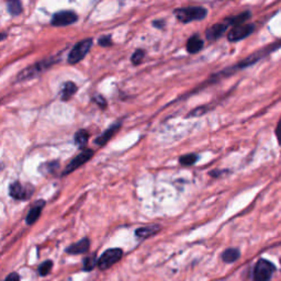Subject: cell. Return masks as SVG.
Listing matches in <instances>:
<instances>
[{"label":"cell","mask_w":281,"mask_h":281,"mask_svg":"<svg viewBox=\"0 0 281 281\" xmlns=\"http://www.w3.org/2000/svg\"><path fill=\"white\" fill-rule=\"evenodd\" d=\"M56 63V60L54 57L47 58V60H43L37 62L33 65H31L28 68H25L21 70L20 73L17 76V82H25L32 79V78L40 76L42 73H44L45 70H48L52 65Z\"/></svg>","instance_id":"obj_1"},{"label":"cell","mask_w":281,"mask_h":281,"mask_svg":"<svg viewBox=\"0 0 281 281\" xmlns=\"http://www.w3.org/2000/svg\"><path fill=\"white\" fill-rule=\"evenodd\" d=\"M174 14L180 22L189 23L192 21L204 20L208 15V11L204 7H188L176 9Z\"/></svg>","instance_id":"obj_2"},{"label":"cell","mask_w":281,"mask_h":281,"mask_svg":"<svg viewBox=\"0 0 281 281\" xmlns=\"http://www.w3.org/2000/svg\"><path fill=\"white\" fill-rule=\"evenodd\" d=\"M276 271V266L271 261L261 258L259 259L253 270V280L254 281H270L273 272Z\"/></svg>","instance_id":"obj_3"},{"label":"cell","mask_w":281,"mask_h":281,"mask_svg":"<svg viewBox=\"0 0 281 281\" xmlns=\"http://www.w3.org/2000/svg\"><path fill=\"white\" fill-rule=\"evenodd\" d=\"M93 47V38H85V40L78 42L75 47L71 49L68 54V63L75 65L84 60V57L87 55L88 52Z\"/></svg>","instance_id":"obj_4"},{"label":"cell","mask_w":281,"mask_h":281,"mask_svg":"<svg viewBox=\"0 0 281 281\" xmlns=\"http://www.w3.org/2000/svg\"><path fill=\"white\" fill-rule=\"evenodd\" d=\"M123 256V252L121 248H110L103 254L98 259V268L100 270H106L109 269L110 267H112L114 264H116Z\"/></svg>","instance_id":"obj_5"},{"label":"cell","mask_w":281,"mask_h":281,"mask_svg":"<svg viewBox=\"0 0 281 281\" xmlns=\"http://www.w3.org/2000/svg\"><path fill=\"white\" fill-rule=\"evenodd\" d=\"M94 151L93 149H84V151L81 153V154H78L76 157H74L73 159L70 160L69 164L66 166V168L64 169V172H63V176H66L70 173H73L74 171H76L77 168H79L81 166H83L84 164H86V163L88 160L91 159V157L94 156Z\"/></svg>","instance_id":"obj_6"},{"label":"cell","mask_w":281,"mask_h":281,"mask_svg":"<svg viewBox=\"0 0 281 281\" xmlns=\"http://www.w3.org/2000/svg\"><path fill=\"white\" fill-rule=\"evenodd\" d=\"M78 20V16L76 12L70 10H63L58 11L52 18V25L54 27H66V25L73 24Z\"/></svg>","instance_id":"obj_7"},{"label":"cell","mask_w":281,"mask_h":281,"mask_svg":"<svg viewBox=\"0 0 281 281\" xmlns=\"http://www.w3.org/2000/svg\"><path fill=\"white\" fill-rule=\"evenodd\" d=\"M255 30L254 24H239L235 25L232 28V30L228 32L227 38L230 42H237L243 40V38L250 36Z\"/></svg>","instance_id":"obj_8"},{"label":"cell","mask_w":281,"mask_h":281,"mask_svg":"<svg viewBox=\"0 0 281 281\" xmlns=\"http://www.w3.org/2000/svg\"><path fill=\"white\" fill-rule=\"evenodd\" d=\"M33 193V187L32 186H22L19 181L12 182L9 188V194L11 198L16 200H25L29 199Z\"/></svg>","instance_id":"obj_9"},{"label":"cell","mask_w":281,"mask_h":281,"mask_svg":"<svg viewBox=\"0 0 281 281\" xmlns=\"http://www.w3.org/2000/svg\"><path fill=\"white\" fill-rule=\"evenodd\" d=\"M122 126V122L121 121H117L113 124H111V126L104 131V132L99 136V137H97V139L95 140V143L97 145H99V146H103V145H106L107 143L112 139V136H114V134L117 132V131L120 130Z\"/></svg>","instance_id":"obj_10"},{"label":"cell","mask_w":281,"mask_h":281,"mask_svg":"<svg viewBox=\"0 0 281 281\" xmlns=\"http://www.w3.org/2000/svg\"><path fill=\"white\" fill-rule=\"evenodd\" d=\"M228 28V24L227 22H220V23H217V24H214L212 25L211 28H209L206 32V36L208 40H210V41H215V40H218L219 37H221L222 35H223L226 30Z\"/></svg>","instance_id":"obj_11"},{"label":"cell","mask_w":281,"mask_h":281,"mask_svg":"<svg viewBox=\"0 0 281 281\" xmlns=\"http://www.w3.org/2000/svg\"><path fill=\"white\" fill-rule=\"evenodd\" d=\"M45 206V201L44 200H38L36 204L30 209V211L25 218V222H27L28 225H32L34 224L35 222L40 218V215L42 213V209Z\"/></svg>","instance_id":"obj_12"},{"label":"cell","mask_w":281,"mask_h":281,"mask_svg":"<svg viewBox=\"0 0 281 281\" xmlns=\"http://www.w3.org/2000/svg\"><path fill=\"white\" fill-rule=\"evenodd\" d=\"M89 247H90V240L87 237H85V238L81 239L79 242H77V243L69 245L66 248V253H68L70 255L85 254L89 251Z\"/></svg>","instance_id":"obj_13"},{"label":"cell","mask_w":281,"mask_h":281,"mask_svg":"<svg viewBox=\"0 0 281 281\" xmlns=\"http://www.w3.org/2000/svg\"><path fill=\"white\" fill-rule=\"evenodd\" d=\"M204 45H205L204 40H202V38L198 34H194L189 37V40L187 41L186 48H187L188 53L195 54L204 49Z\"/></svg>","instance_id":"obj_14"},{"label":"cell","mask_w":281,"mask_h":281,"mask_svg":"<svg viewBox=\"0 0 281 281\" xmlns=\"http://www.w3.org/2000/svg\"><path fill=\"white\" fill-rule=\"evenodd\" d=\"M160 226L155 224V225H148V226H144V227H139L135 231V235L141 239H146L148 237L153 236L157 232H159Z\"/></svg>","instance_id":"obj_15"},{"label":"cell","mask_w":281,"mask_h":281,"mask_svg":"<svg viewBox=\"0 0 281 281\" xmlns=\"http://www.w3.org/2000/svg\"><path fill=\"white\" fill-rule=\"evenodd\" d=\"M77 86L73 83V82H66L63 85V88L61 90V98L63 101H67L68 99H70L73 97L76 91H77Z\"/></svg>","instance_id":"obj_16"},{"label":"cell","mask_w":281,"mask_h":281,"mask_svg":"<svg viewBox=\"0 0 281 281\" xmlns=\"http://www.w3.org/2000/svg\"><path fill=\"white\" fill-rule=\"evenodd\" d=\"M240 257V253L237 248H227L222 253V260L226 264H233Z\"/></svg>","instance_id":"obj_17"},{"label":"cell","mask_w":281,"mask_h":281,"mask_svg":"<svg viewBox=\"0 0 281 281\" xmlns=\"http://www.w3.org/2000/svg\"><path fill=\"white\" fill-rule=\"evenodd\" d=\"M251 18V12L250 11H245V12H242V14L237 15V16H234L231 18H227L225 22H227L228 25H239V24H244L248 19Z\"/></svg>","instance_id":"obj_18"},{"label":"cell","mask_w":281,"mask_h":281,"mask_svg":"<svg viewBox=\"0 0 281 281\" xmlns=\"http://www.w3.org/2000/svg\"><path fill=\"white\" fill-rule=\"evenodd\" d=\"M7 9L11 16H19L22 12V5L20 0H8Z\"/></svg>","instance_id":"obj_19"},{"label":"cell","mask_w":281,"mask_h":281,"mask_svg":"<svg viewBox=\"0 0 281 281\" xmlns=\"http://www.w3.org/2000/svg\"><path fill=\"white\" fill-rule=\"evenodd\" d=\"M88 140H89V134L86 130L77 131L75 134V143L78 147L84 148L85 145L88 143Z\"/></svg>","instance_id":"obj_20"},{"label":"cell","mask_w":281,"mask_h":281,"mask_svg":"<svg viewBox=\"0 0 281 281\" xmlns=\"http://www.w3.org/2000/svg\"><path fill=\"white\" fill-rule=\"evenodd\" d=\"M96 266H98L97 254L89 255V256L85 257V259L83 260V269L84 270L90 271V270H93Z\"/></svg>","instance_id":"obj_21"},{"label":"cell","mask_w":281,"mask_h":281,"mask_svg":"<svg viewBox=\"0 0 281 281\" xmlns=\"http://www.w3.org/2000/svg\"><path fill=\"white\" fill-rule=\"evenodd\" d=\"M198 158H199L198 155L188 154V155H185V156H181V157L179 158V163L184 166H191V165H193V164H195V163H197Z\"/></svg>","instance_id":"obj_22"},{"label":"cell","mask_w":281,"mask_h":281,"mask_svg":"<svg viewBox=\"0 0 281 281\" xmlns=\"http://www.w3.org/2000/svg\"><path fill=\"white\" fill-rule=\"evenodd\" d=\"M144 57H145V52L139 49V50H136L134 53L132 54V56H131V62L133 63V65H139L143 62V60H144Z\"/></svg>","instance_id":"obj_23"},{"label":"cell","mask_w":281,"mask_h":281,"mask_svg":"<svg viewBox=\"0 0 281 281\" xmlns=\"http://www.w3.org/2000/svg\"><path fill=\"white\" fill-rule=\"evenodd\" d=\"M52 268H53V261L51 260H47L44 261L38 267V273L41 274V276H48V274L51 272Z\"/></svg>","instance_id":"obj_24"},{"label":"cell","mask_w":281,"mask_h":281,"mask_svg":"<svg viewBox=\"0 0 281 281\" xmlns=\"http://www.w3.org/2000/svg\"><path fill=\"white\" fill-rule=\"evenodd\" d=\"M98 43H99L100 47H103V48H108L110 47V45H112V40H111V36L110 35H103L99 38V41H98Z\"/></svg>","instance_id":"obj_25"},{"label":"cell","mask_w":281,"mask_h":281,"mask_svg":"<svg viewBox=\"0 0 281 281\" xmlns=\"http://www.w3.org/2000/svg\"><path fill=\"white\" fill-rule=\"evenodd\" d=\"M42 167H44V171L47 173H54L55 169L58 168V163L57 162H50L48 164L43 165Z\"/></svg>","instance_id":"obj_26"},{"label":"cell","mask_w":281,"mask_h":281,"mask_svg":"<svg viewBox=\"0 0 281 281\" xmlns=\"http://www.w3.org/2000/svg\"><path fill=\"white\" fill-rule=\"evenodd\" d=\"M94 101L99 106L100 108H106L107 107V100L101 95H97L94 97Z\"/></svg>","instance_id":"obj_27"},{"label":"cell","mask_w":281,"mask_h":281,"mask_svg":"<svg viewBox=\"0 0 281 281\" xmlns=\"http://www.w3.org/2000/svg\"><path fill=\"white\" fill-rule=\"evenodd\" d=\"M205 112H207V108L206 107H201V108H197V109H194L192 110L190 113L188 114V116H198V115H201V114H204Z\"/></svg>","instance_id":"obj_28"},{"label":"cell","mask_w":281,"mask_h":281,"mask_svg":"<svg viewBox=\"0 0 281 281\" xmlns=\"http://www.w3.org/2000/svg\"><path fill=\"white\" fill-rule=\"evenodd\" d=\"M5 281H20V276L17 272H11L6 277Z\"/></svg>","instance_id":"obj_29"},{"label":"cell","mask_w":281,"mask_h":281,"mask_svg":"<svg viewBox=\"0 0 281 281\" xmlns=\"http://www.w3.org/2000/svg\"><path fill=\"white\" fill-rule=\"evenodd\" d=\"M276 136L279 142V145L281 146V117H280V120H279V122L277 124V128H276Z\"/></svg>","instance_id":"obj_30"},{"label":"cell","mask_w":281,"mask_h":281,"mask_svg":"<svg viewBox=\"0 0 281 281\" xmlns=\"http://www.w3.org/2000/svg\"><path fill=\"white\" fill-rule=\"evenodd\" d=\"M153 25L156 28H164V25H165V22L164 21H154L153 22Z\"/></svg>","instance_id":"obj_31"}]
</instances>
